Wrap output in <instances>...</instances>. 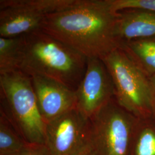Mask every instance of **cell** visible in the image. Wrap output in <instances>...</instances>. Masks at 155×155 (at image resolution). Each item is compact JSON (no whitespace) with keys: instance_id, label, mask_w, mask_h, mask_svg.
Listing matches in <instances>:
<instances>
[{"instance_id":"6da1fadb","label":"cell","mask_w":155,"mask_h":155,"mask_svg":"<svg viewBox=\"0 0 155 155\" xmlns=\"http://www.w3.org/2000/svg\"><path fill=\"white\" fill-rule=\"evenodd\" d=\"M117 20L110 0H76L46 17L40 30L87 59H102L120 47Z\"/></svg>"},{"instance_id":"7a4b0ae2","label":"cell","mask_w":155,"mask_h":155,"mask_svg":"<svg viewBox=\"0 0 155 155\" xmlns=\"http://www.w3.org/2000/svg\"><path fill=\"white\" fill-rule=\"evenodd\" d=\"M22 37L17 70L30 77L51 78L77 90L86 71V57L40 29Z\"/></svg>"},{"instance_id":"3957f363","label":"cell","mask_w":155,"mask_h":155,"mask_svg":"<svg viewBox=\"0 0 155 155\" xmlns=\"http://www.w3.org/2000/svg\"><path fill=\"white\" fill-rule=\"evenodd\" d=\"M1 109L28 143L45 144L46 123L39 110L31 78L15 70L0 75Z\"/></svg>"},{"instance_id":"277c9868","label":"cell","mask_w":155,"mask_h":155,"mask_svg":"<svg viewBox=\"0 0 155 155\" xmlns=\"http://www.w3.org/2000/svg\"><path fill=\"white\" fill-rule=\"evenodd\" d=\"M101 59L112 79L117 104L137 118L153 116V98L150 77L120 48Z\"/></svg>"},{"instance_id":"5b68a950","label":"cell","mask_w":155,"mask_h":155,"mask_svg":"<svg viewBox=\"0 0 155 155\" xmlns=\"http://www.w3.org/2000/svg\"><path fill=\"white\" fill-rule=\"evenodd\" d=\"M136 117L114 98L90 119V150L96 155H129Z\"/></svg>"},{"instance_id":"8992f818","label":"cell","mask_w":155,"mask_h":155,"mask_svg":"<svg viewBox=\"0 0 155 155\" xmlns=\"http://www.w3.org/2000/svg\"><path fill=\"white\" fill-rule=\"evenodd\" d=\"M76 0H1L0 37L15 38L40 29L48 15Z\"/></svg>"},{"instance_id":"52a82bcc","label":"cell","mask_w":155,"mask_h":155,"mask_svg":"<svg viewBox=\"0 0 155 155\" xmlns=\"http://www.w3.org/2000/svg\"><path fill=\"white\" fill-rule=\"evenodd\" d=\"M45 145L51 155H81L90 150V119L73 108L46 124Z\"/></svg>"},{"instance_id":"ba28073f","label":"cell","mask_w":155,"mask_h":155,"mask_svg":"<svg viewBox=\"0 0 155 155\" xmlns=\"http://www.w3.org/2000/svg\"><path fill=\"white\" fill-rule=\"evenodd\" d=\"M75 91L77 107L89 118L114 98L112 79L101 59H87L84 77Z\"/></svg>"},{"instance_id":"9c48e42d","label":"cell","mask_w":155,"mask_h":155,"mask_svg":"<svg viewBox=\"0 0 155 155\" xmlns=\"http://www.w3.org/2000/svg\"><path fill=\"white\" fill-rule=\"evenodd\" d=\"M31 78L39 110L46 124L77 107L75 90L49 78Z\"/></svg>"},{"instance_id":"30bf717a","label":"cell","mask_w":155,"mask_h":155,"mask_svg":"<svg viewBox=\"0 0 155 155\" xmlns=\"http://www.w3.org/2000/svg\"><path fill=\"white\" fill-rule=\"evenodd\" d=\"M117 33L120 41L155 37V13L139 9L118 12Z\"/></svg>"},{"instance_id":"8fae6325","label":"cell","mask_w":155,"mask_h":155,"mask_svg":"<svg viewBox=\"0 0 155 155\" xmlns=\"http://www.w3.org/2000/svg\"><path fill=\"white\" fill-rule=\"evenodd\" d=\"M120 48L149 77L155 75V37L124 41Z\"/></svg>"},{"instance_id":"7c38bea8","label":"cell","mask_w":155,"mask_h":155,"mask_svg":"<svg viewBox=\"0 0 155 155\" xmlns=\"http://www.w3.org/2000/svg\"><path fill=\"white\" fill-rule=\"evenodd\" d=\"M129 155H155V116L137 118Z\"/></svg>"},{"instance_id":"4fadbf2b","label":"cell","mask_w":155,"mask_h":155,"mask_svg":"<svg viewBox=\"0 0 155 155\" xmlns=\"http://www.w3.org/2000/svg\"><path fill=\"white\" fill-rule=\"evenodd\" d=\"M27 143L1 109L0 155H13L22 150Z\"/></svg>"},{"instance_id":"5bb4252c","label":"cell","mask_w":155,"mask_h":155,"mask_svg":"<svg viewBox=\"0 0 155 155\" xmlns=\"http://www.w3.org/2000/svg\"><path fill=\"white\" fill-rule=\"evenodd\" d=\"M22 37H0V75L17 70Z\"/></svg>"},{"instance_id":"9a60e30c","label":"cell","mask_w":155,"mask_h":155,"mask_svg":"<svg viewBox=\"0 0 155 155\" xmlns=\"http://www.w3.org/2000/svg\"><path fill=\"white\" fill-rule=\"evenodd\" d=\"M111 7L115 12L139 9L155 13V0H110Z\"/></svg>"},{"instance_id":"2e32d148","label":"cell","mask_w":155,"mask_h":155,"mask_svg":"<svg viewBox=\"0 0 155 155\" xmlns=\"http://www.w3.org/2000/svg\"><path fill=\"white\" fill-rule=\"evenodd\" d=\"M12 155H51L45 144L27 143L22 150Z\"/></svg>"},{"instance_id":"e0dca14e","label":"cell","mask_w":155,"mask_h":155,"mask_svg":"<svg viewBox=\"0 0 155 155\" xmlns=\"http://www.w3.org/2000/svg\"><path fill=\"white\" fill-rule=\"evenodd\" d=\"M150 79L152 86L153 98V115L155 116V75L150 77Z\"/></svg>"},{"instance_id":"ac0fdd59","label":"cell","mask_w":155,"mask_h":155,"mask_svg":"<svg viewBox=\"0 0 155 155\" xmlns=\"http://www.w3.org/2000/svg\"><path fill=\"white\" fill-rule=\"evenodd\" d=\"M84 155H96L94 152L91 150H87Z\"/></svg>"},{"instance_id":"d6986e66","label":"cell","mask_w":155,"mask_h":155,"mask_svg":"<svg viewBox=\"0 0 155 155\" xmlns=\"http://www.w3.org/2000/svg\"><path fill=\"white\" fill-rule=\"evenodd\" d=\"M84 155V154H83V155Z\"/></svg>"}]
</instances>
